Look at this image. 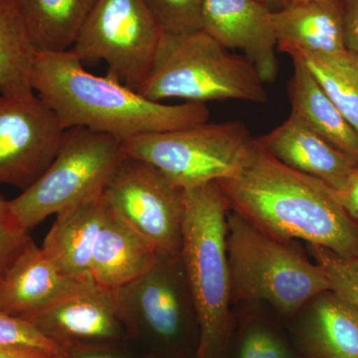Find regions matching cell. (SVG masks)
<instances>
[{"label":"cell","mask_w":358,"mask_h":358,"mask_svg":"<svg viewBox=\"0 0 358 358\" xmlns=\"http://www.w3.org/2000/svg\"><path fill=\"white\" fill-rule=\"evenodd\" d=\"M218 185L230 210L271 236L301 240L358 260V222L341 206L334 190L284 166L260 145L247 169Z\"/></svg>","instance_id":"6da1fadb"},{"label":"cell","mask_w":358,"mask_h":358,"mask_svg":"<svg viewBox=\"0 0 358 358\" xmlns=\"http://www.w3.org/2000/svg\"><path fill=\"white\" fill-rule=\"evenodd\" d=\"M31 83L65 129H88L122 141L203 124L210 117L206 103L155 102L112 78L91 74L72 50L36 52Z\"/></svg>","instance_id":"7a4b0ae2"},{"label":"cell","mask_w":358,"mask_h":358,"mask_svg":"<svg viewBox=\"0 0 358 358\" xmlns=\"http://www.w3.org/2000/svg\"><path fill=\"white\" fill-rule=\"evenodd\" d=\"M229 202L218 182L185 190L180 254L199 322L194 358H220L229 341Z\"/></svg>","instance_id":"3957f363"},{"label":"cell","mask_w":358,"mask_h":358,"mask_svg":"<svg viewBox=\"0 0 358 358\" xmlns=\"http://www.w3.org/2000/svg\"><path fill=\"white\" fill-rule=\"evenodd\" d=\"M136 92L155 102H268L264 82L248 59L231 53L203 30L162 32L150 73Z\"/></svg>","instance_id":"277c9868"},{"label":"cell","mask_w":358,"mask_h":358,"mask_svg":"<svg viewBox=\"0 0 358 358\" xmlns=\"http://www.w3.org/2000/svg\"><path fill=\"white\" fill-rule=\"evenodd\" d=\"M227 253L232 303L266 301L293 315L331 289L326 273L296 247L249 222L237 212L227 217Z\"/></svg>","instance_id":"5b68a950"},{"label":"cell","mask_w":358,"mask_h":358,"mask_svg":"<svg viewBox=\"0 0 358 358\" xmlns=\"http://www.w3.org/2000/svg\"><path fill=\"white\" fill-rule=\"evenodd\" d=\"M122 143L127 155L152 164L185 190L234 178L259 150L258 141L241 121L206 122L141 134Z\"/></svg>","instance_id":"8992f818"},{"label":"cell","mask_w":358,"mask_h":358,"mask_svg":"<svg viewBox=\"0 0 358 358\" xmlns=\"http://www.w3.org/2000/svg\"><path fill=\"white\" fill-rule=\"evenodd\" d=\"M126 157L124 143L115 136L84 128L67 129L50 166L30 187L8 200L9 209L29 232L51 215L103 196Z\"/></svg>","instance_id":"52a82bcc"},{"label":"cell","mask_w":358,"mask_h":358,"mask_svg":"<svg viewBox=\"0 0 358 358\" xmlns=\"http://www.w3.org/2000/svg\"><path fill=\"white\" fill-rule=\"evenodd\" d=\"M162 34L145 0H96L71 50L84 65L103 61L108 77L138 91Z\"/></svg>","instance_id":"ba28073f"},{"label":"cell","mask_w":358,"mask_h":358,"mask_svg":"<svg viewBox=\"0 0 358 358\" xmlns=\"http://www.w3.org/2000/svg\"><path fill=\"white\" fill-rule=\"evenodd\" d=\"M115 296L128 338L145 339L167 352L182 345L190 331L199 334L181 254L157 255L148 272L115 289Z\"/></svg>","instance_id":"9c48e42d"},{"label":"cell","mask_w":358,"mask_h":358,"mask_svg":"<svg viewBox=\"0 0 358 358\" xmlns=\"http://www.w3.org/2000/svg\"><path fill=\"white\" fill-rule=\"evenodd\" d=\"M185 190L159 169L127 155L103 197L113 213L145 238L159 256L180 254Z\"/></svg>","instance_id":"30bf717a"},{"label":"cell","mask_w":358,"mask_h":358,"mask_svg":"<svg viewBox=\"0 0 358 358\" xmlns=\"http://www.w3.org/2000/svg\"><path fill=\"white\" fill-rule=\"evenodd\" d=\"M66 131L38 96L14 100L0 94V185L30 187L58 155Z\"/></svg>","instance_id":"8fae6325"},{"label":"cell","mask_w":358,"mask_h":358,"mask_svg":"<svg viewBox=\"0 0 358 358\" xmlns=\"http://www.w3.org/2000/svg\"><path fill=\"white\" fill-rule=\"evenodd\" d=\"M23 319L66 350L129 339L115 291L101 288L96 282Z\"/></svg>","instance_id":"7c38bea8"},{"label":"cell","mask_w":358,"mask_h":358,"mask_svg":"<svg viewBox=\"0 0 358 358\" xmlns=\"http://www.w3.org/2000/svg\"><path fill=\"white\" fill-rule=\"evenodd\" d=\"M270 7L258 0H204L201 30L226 49H239L265 83L279 74Z\"/></svg>","instance_id":"4fadbf2b"},{"label":"cell","mask_w":358,"mask_h":358,"mask_svg":"<svg viewBox=\"0 0 358 358\" xmlns=\"http://www.w3.org/2000/svg\"><path fill=\"white\" fill-rule=\"evenodd\" d=\"M92 282L66 274L31 240L0 278V310L27 317Z\"/></svg>","instance_id":"5bb4252c"},{"label":"cell","mask_w":358,"mask_h":358,"mask_svg":"<svg viewBox=\"0 0 358 358\" xmlns=\"http://www.w3.org/2000/svg\"><path fill=\"white\" fill-rule=\"evenodd\" d=\"M257 141L267 154L284 166L319 179L334 192L345 185L357 166L293 112L279 127Z\"/></svg>","instance_id":"9a60e30c"},{"label":"cell","mask_w":358,"mask_h":358,"mask_svg":"<svg viewBox=\"0 0 358 358\" xmlns=\"http://www.w3.org/2000/svg\"><path fill=\"white\" fill-rule=\"evenodd\" d=\"M277 50L338 57L348 53L343 40L341 0L294 2L271 13Z\"/></svg>","instance_id":"2e32d148"},{"label":"cell","mask_w":358,"mask_h":358,"mask_svg":"<svg viewBox=\"0 0 358 358\" xmlns=\"http://www.w3.org/2000/svg\"><path fill=\"white\" fill-rule=\"evenodd\" d=\"M108 211L101 196L59 212L42 249L66 274L92 277L94 250Z\"/></svg>","instance_id":"e0dca14e"},{"label":"cell","mask_w":358,"mask_h":358,"mask_svg":"<svg viewBox=\"0 0 358 358\" xmlns=\"http://www.w3.org/2000/svg\"><path fill=\"white\" fill-rule=\"evenodd\" d=\"M157 259L154 247L109 208L92 259L96 284L115 291L148 272Z\"/></svg>","instance_id":"ac0fdd59"},{"label":"cell","mask_w":358,"mask_h":358,"mask_svg":"<svg viewBox=\"0 0 358 358\" xmlns=\"http://www.w3.org/2000/svg\"><path fill=\"white\" fill-rule=\"evenodd\" d=\"M303 308V338L310 357L358 358V310L355 306L329 289Z\"/></svg>","instance_id":"d6986e66"},{"label":"cell","mask_w":358,"mask_h":358,"mask_svg":"<svg viewBox=\"0 0 358 358\" xmlns=\"http://www.w3.org/2000/svg\"><path fill=\"white\" fill-rule=\"evenodd\" d=\"M294 74L288 84L292 112L301 117L327 143L358 166V134L339 112L305 63L291 56Z\"/></svg>","instance_id":"ffe728a7"},{"label":"cell","mask_w":358,"mask_h":358,"mask_svg":"<svg viewBox=\"0 0 358 358\" xmlns=\"http://www.w3.org/2000/svg\"><path fill=\"white\" fill-rule=\"evenodd\" d=\"M33 48L40 53L71 50L96 0H17Z\"/></svg>","instance_id":"44dd1931"},{"label":"cell","mask_w":358,"mask_h":358,"mask_svg":"<svg viewBox=\"0 0 358 358\" xmlns=\"http://www.w3.org/2000/svg\"><path fill=\"white\" fill-rule=\"evenodd\" d=\"M36 51L17 0H0V94L14 100L35 96L31 77Z\"/></svg>","instance_id":"7402d4cb"},{"label":"cell","mask_w":358,"mask_h":358,"mask_svg":"<svg viewBox=\"0 0 358 358\" xmlns=\"http://www.w3.org/2000/svg\"><path fill=\"white\" fill-rule=\"evenodd\" d=\"M298 56L312 72L339 112L358 134V60L346 53L338 57Z\"/></svg>","instance_id":"603a6c76"},{"label":"cell","mask_w":358,"mask_h":358,"mask_svg":"<svg viewBox=\"0 0 358 358\" xmlns=\"http://www.w3.org/2000/svg\"><path fill=\"white\" fill-rule=\"evenodd\" d=\"M162 32L186 34L201 30L204 0H145Z\"/></svg>","instance_id":"cb8c5ba5"},{"label":"cell","mask_w":358,"mask_h":358,"mask_svg":"<svg viewBox=\"0 0 358 358\" xmlns=\"http://www.w3.org/2000/svg\"><path fill=\"white\" fill-rule=\"evenodd\" d=\"M308 250L326 273L331 289L358 310V260L343 258L322 247L308 245Z\"/></svg>","instance_id":"d4e9b609"},{"label":"cell","mask_w":358,"mask_h":358,"mask_svg":"<svg viewBox=\"0 0 358 358\" xmlns=\"http://www.w3.org/2000/svg\"><path fill=\"white\" fill-rule=\"evenodd\" d=\"M0 348H31L66 358L67 350L23 317L0 310Z\"/></svg>","instance_id":"484cf974"},{"label":"cell","mask_w":358,"mask_h":358,"mask_svg":"<svg viewBox=\"0 0 358 358\" xmlns=\"http://www.w3.org/2000/svg\"><path fill=\"white\" fill-rule=\"evenodd\" d=\"M31 240L28 231L14 218L8 200L0 194V278Z\"/></svg>","instance_id":"4316f807"},{"label":"cell","mask_w":358,"mask_h":358,"mask_svg":"<svg viewBox=\"0 0 358 358\" xmlns=\"http://www.w3.org/2000/svg\"><path fill=\"white\" fill-rule=\"evenodd\" d=\"M285 341L268 327L254 324L246 329L240 343L238 358H289Z\"/></svg>","instance_id":"83f0119b"},{"label":"cell","mask_w":358,"mask_h":358,"mask_svg":"<svg viewBox=\"0 0 358 358\" xmlns=\"http://www.w3.org/2000/svg\"><path fill=\"white\" fill-rule=\"evenodd\" d=\"M346 52L358 60V0H341Z\"/></svg>","instance_id":"f1b7e54d"},{"label":"cell","mask_w":358,"mask_h":358,"mask_svg":"<svg viewBox=\"0 0 358 358\" xmlns=\"http://www.w3.org/2000/svg\"><path fill=\"white\" fill-rule=\"evenodd\" d=\"M117 343L69 348L66 358H131L120 348H115Z\"/></svg>","instance_id":"f546056e"},{"label":"cell","mask_w":358,"mask_h":358,"mask_svg":"<svg viewBox=\"0 0 358 358\" xmlns=\"http://www.w3.org/2000/svg\"><path fill=\"white\" fill-rule=\"evenodd\" d=\"M334 192L348 215L358 222V166L348 176L345 185L338 192L334 190Z\"/></svg>","instance_id":"4dcf8cb0"},{"label":"cell","mask_w":358,"mask_h":358,"mask_svg":"<svg viewBox=\"0 0 358 358\" xmlns=\"http://www.w3.org/2000/svg\"><path fill=\"white\" fill-rule=\"evenodd\" d=\"M0 358H60L52 353L31 348H0Z\"/></svg>","instance_id":"1f68e13d"},{"label":"cell","mask_w":358,"mask_h":358,"mask_svg":"<svg viewBox=\"0 0 358 358\" xmlns=\"http://www.w3.org/2000/svg\"><path fill=\"white\" fill-rule=\"evenodd\" d=\"M266 6L270 7L271 10L275 11L281 8L282 0H258Z\"/></svg>","instance_id":"d6a6232c"},{"label":"cell","mask_w":358,"mask_h":358,"mask_svg":"<svg viewBox=\"0 0 358 358\" xmlns=\"http://www.w3.org/2000/svg\"><path fill=\"white\" fill-rule=\"evenodd\" d=\"M305 1V0H282V7L288 6L289 3H294V2Z\"/></svg>","instance_id":"836d02e7"}]
</instances>
